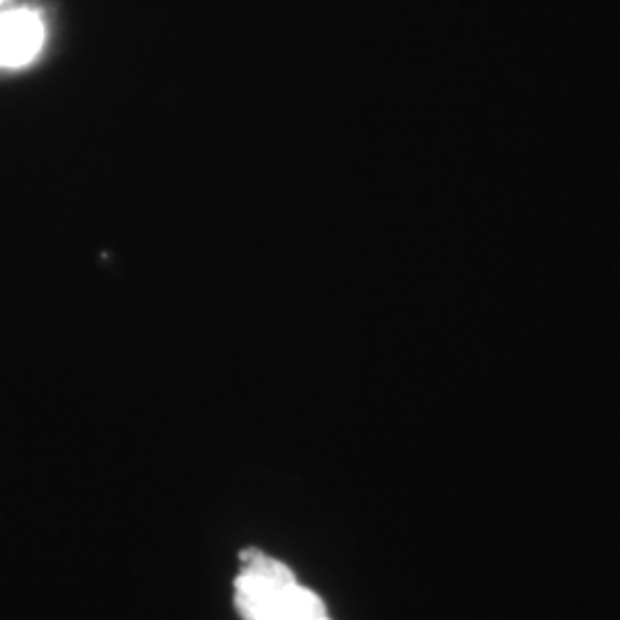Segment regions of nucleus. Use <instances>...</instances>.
Instances as JSON below:
<instances>
[{
	"instance_id": "1",
	"label": "nucleus",
	"mask_w": 620,
	"mask_h": 620,
	"mask_svg": "<svg viewBox=\"0 0 620 620\" xmlns=\"http://www.w3.org/2000/svg\"><path fill=\"white\" fill-rule=\"evenodd\" d=\"M237 579V609L244 620H327L322 602L294 584L285 565L246 549Z\"/></svg>"
},
{
	"instance_id": "2",
	"label": "nucleus",
	"mask_w": 620,
	"mask_h": 620,
	"mask_svg": "<svg viewBox=\"0 0 620 620\" xmlns=\"http://www.w3.org/2000/svg\"><path fill=\"white\" fill-rule=\"evenodd\" d=\"M46 42L42 14L30 7L10 5L0 14V67L19 69L40 56Z\"/></svg>"
},
{
	"instance_id": "3",
	"label": "nucleus",
	"mask_w": 620,
	"mask_h": 620,
	"mask_svg": "<svg viewBox=\"0 0 620 620\" xmlns=\"http://www.w3.org/2000/svg\"><path fill=\"white\" fill-rule=\"evenodd\" d=\"M12 3H14V0H0V14H3Z\"/></svg>"
}]
</instances>
